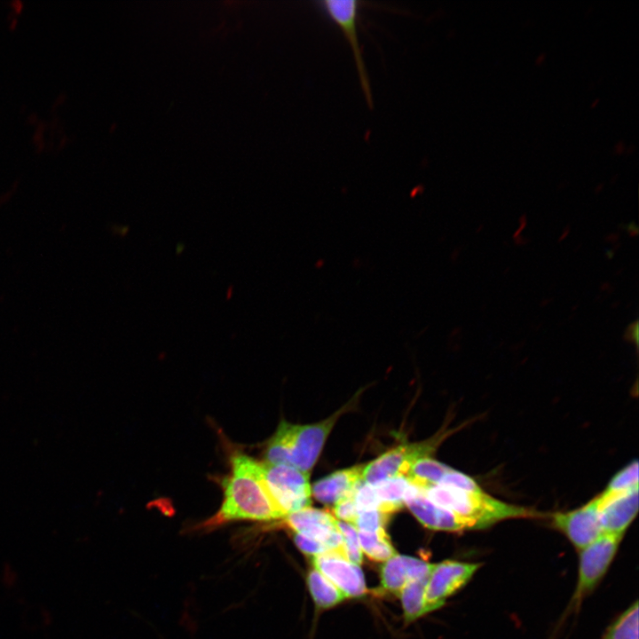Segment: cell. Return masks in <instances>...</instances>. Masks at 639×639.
I'll return each instance as SVG.
<instances>
[{"mask_svg":"<svg viewBox=\"0 0 639 639\" xmlns=\"http://www.w3.org/2000/svg\"><path fill=\"white\" fill-rule=\"evenodd\" d=\"M232 470L223 482L224 500L218 512L204 526L231 521H271L283 518L262 477V462L244 454L231 460Z\"/></svg>","mask_w":639,"mask_h":639,"instance_id":"1","label":"cell"},{"mask_svg":"<svg viewBox=\"0 0 639 639\" xmlns=\"http://www.w3.org/2000/svg\"><path fill=\"white\" fill-rule=\"evenodd\" d=\"M420 490L433 503L471 521L477 529L505 519L540 515L532 509L501 501L484 491L468 492L441 485Z\"/></svg>","mask_w":639,"mask_h":639,"instance_id":"2","label":"cell"},{"mask_svg":"<svg viewBox=\"0 0 639 639\" xmlns=\"http://www.w3.org/2000/svg\"><path fill=\"white\" fill-rule=\"evenodd\" d=\"M309 475L294 467L262 462L264 482L283 518L311 507Z\"/></svg>","mask_w":639,"mask_h":639,"instance_id":"3","label":"cell"},{"mask_svg":"<svg viewBox=\"0 0 639 639\" xmlns=\"http://www.w3.org/2000/svg\"><path fill=\"white\" fill-rule=\"evenodd\" d=\"M316 7L335 23L343 33L351 50L360 86L368 106H373L370 80L360 47L358 24L362 3L357 0H323Z\"/></svg>","mask_w":639,"mask_h":639,"instance_id":"4","label":"cell"},{"mask_svg":"<svg viewBox=\"0 0 639 639\" xmlns=\"http://www.w3.org/2000/svg\"><path fill=\"white\" fill-rule=\"evenodd\" d=\"M623 534L603 533L580 550L578 580L573 595L575 605L603 579L618 551Z\"/></svg>","mask_w":639,"mask_h":639,"instance_id":"5","label":"cell"},{"mask_svg":"<svg viewBox=\"0 0 639 639\" xmlns=\"http://www.w3.org/2000/svg\"><path fill=\"white\" fill-rule=\"evenodd\" d=\"M439 442L440 438L387 451L364 466L362 481L375 485L391 478L405 477L412 463L417 459L429 457Z\"/></svg>","mask_w":639,"mask_h":639,"instance_id":"6","label":"cell"},{"mask_svg":"<svg viewBox=\"0 0 639 639\" xmlns=\"http://www.w3.org/2000/svg\"><path fill=\"white\" fill-rule=\"evenodd\" d=\"M481 565L480 563L454 560L433 564L425 588L427 612L441 607L446 598L469 582Z\"/></svg>","mask_w":639,"mask_h":639,"instance_id":"7","label":"cell"},{"mask_svg":"<svg viewBox=\"0 0 639 639\" xmlns=\"http://www.w3.org/2000/svg\"><path fill=\"white\" fill-rule=\"evenodd\" d=\"M314 569L329 580L346 597H359L366 591L364 574L359 564L346 557L343 548L312 556Z\"/></svg>","mask_w":639,"mask_h":639,"instance_id":"8","label":"cell"},{"mask_svg":"<svg viewBox=\"0 0 639 639\" xmlns=\"http://www.w3.org/2000/svg\"><path fill=\"white\" fill-rule=\"evenodd\" d=\"M337 411L328 418L312 424L294 425L290 467L309 473L318 460L324 443L341 414Z\"/></svg>","mask_w":639,"mask_h":639,"instance_id":"9","label":"cell"},{"mask_svg":"<svg viewBox=\"0 0 639 639\" xmlns=\"http://www.w3.org/2000/svg\"><path fill=\"white\" fill-rule=\"evenodd\" d=\"M552 522L580 550L604 533L599 519L597 497L574 510L555 513Z\"/></svg>","mask_w":639,"mask_h":639,"instance_id":"10","label":"cell"},{"mask_svg":"<svg viewBox=\"0 0 639 639\" xmlns=\"http://www.w3.org/2000/svg\"><path fill=\"white\" fill-rule=\"evenodd\" d=\"M284 518L286 525L293 532L313 539L328 550L343 548L337 520L330 513L309 507L293 512Z\"/></svg>","mask_w":639,"mask_h":639,"instance_id":"11","label":"cell"},{"mask_svg":"<svg viewBox=\"0 0 639 639\" xmlns=\"http://www.w3.org/2000/svg\"><path fill=\"white\" fill-rule=\"evenodd\" d=\"M404 502L419 522L427 528L446 532L477 529L471 521L433 503L420 489L413 485L407 490Z\"/></svg>","mask_w":639,"mask_h":639,"instance_id":"12","label":"cell"},{"mask_svg":"<svg viewBox=\"0 0 639 639\" xmlns=\"http://www.w3.org/2000/svg\"><path fill=\"white\" fill-rule=\"evenodd\" d=\"M597 498L603 532L624 535L638 512V486L619 493H602Z\"/></svg>","mask_w":639,"mask_h":639,"instance_id":"13","label":"cell"},{"mask_svg":"<svg viewBox=\"0 0 639 639\" xmlns=\"http://www.w3.org/2000/svg\"><path fill=\"white\" fill-rule=\"evenodd\" d=\"M432 564L413 556L397 554L382 566L381 587L398 596L408 582L429 577Z\"/></svg>","mask_w":639,"mask_h":639,"instance_id":"14","label":"cell"},{"mask_svg":"<svg viewBox=\"0 0 639 639\" xmlns=\"http://www.w3.org/2000/svg\"><path fill=\"white\" fill-rule=\"evenodd\" d=\"M365 465H357L337 470L314 483L312 495L324 504H335L342 498L352 493L362 481Z\"/></svg>","mask_w":639,"mask_h":639,"instance_id":"15","label":"cell"},{"mask_svg":"<svg viewBox=\"0 0 639 639\" xmlns=\"http://www.w3.org/2000/svg\"><path fill=\"white\" fill-rule=\"evenodd\" d=\"M450 469V467L430 457H422L412 463L404 478L411 485L424 489L430 485H438Z\"/></svg>","mask_w":639,"mask_h":639,"instance_id":"16","label":"cell"},{"mask_svg":"<svg viewBox=\"0 0 639 639\" xmlns=\"http://www.w3.org/2000/svg\"><path fill=\"white\" fill-rule=\"evenodd\" d=\"M411 485L404 477H395L375 485L379 500L378 510L390 516L404 505L405 495Z\"/></svg>","mask_w":639,"mask_h":639,"instance_id":"17","label":"cell"},{"mask_svg":"<svg viewBox=\"0 0 639 639\" xmlns=\"http://www.w3.org/2000/svg\"><path fill=\"white\" fill-rule=\"evenodd\" d=\"M294 424L281 421L275 434L269 440L264 456L265 462L290 466V454Z\"/></svg>","mask_w":639,"mask_h":639,"instance_id":"18","label":"cell"},{"mask_svg":"<svg viewBox=\"0 0 639 639\" xmlns=\"http://www.w3.org/2000/svg\"><path fill=\"white\" fill-rule=\"evenodd\" d=\"M358 535L362 553L374 561L385 562L398 554L385 529L375 532L358 531Z\"/></svg>","mask_w":639,"mask_h":639,"instance_id":"19","label":"cell"},{"mask_svg":"<svg viewBox=\"0 0 639 639\" xmlns=\"http://www.w3.org/2000/svg\"><path fill=\"white\" fill-rule=\"evenodd\" d=\"M428 578L408 582L399 593L405 619L413 621L427 613L425 607V588Z\"/></svg>","mask_w":639,"mask_h":639,"instance_id":"20","label":"cell"},{"mask_svg":"<svg viewBox=\"0 0 639 639\" xmlns=\"http://www.w3.org/2000/svg\"><path fill=\"white\" fill-rule=\"evenodd\" d=\"M307 584L316 605L320 608L332 607L345 598L343 593L316 569L308 573Z\"/></svg>","mask_w":639,"mask_h":639,"instance_id":"21","label":"cell"},{"mask_svg":"<svg viewBox=\"0 0 639 639\" xmlns=\"http://www.w3.org/2000/svg\"><path fill=\"white\" fill-rule=\"evenodd\" d=\"M638 612L635 601L609 627L603 639H639Z\"/></svg>","mask_w":639,"mask_h":639,"instance_id":"22","label":"cell"},{"mask_svg":"<svg viewBox=\"0 0 639 639\" xmlns=\"http://www.w3.org/2000/svg\"><path fill=\"white\" fill-rule=\"evenodd\" d=\"M638 462L635 460L618 471L603 492L606 494L619 493L638 486Z\"/></svg>","mask_w":639,"mask_h":639,"instance_id":"23","label":"cell"},{"mask_svg":"<svg viewBox=\"0 0 639 639\" xmlns=\"http://www.w3.org/2000/svg\"><path fill=\"white\" fill-rule=\"evenodd\" d=\"M337 527L343 537L346 557L351 562L359 565L363 553L359 545L358 530L352 525L338 520Z\"/></svg>","mask_w":639,"mask_h":639,"instance_id":"24","label":"cell"},{"mask_svg":"<svg viewBox=\"0 0 639 639\" xmlns=\"http://www.w3.org/2000/svg\"><path fill=\"white\" fill-rule=\"evenodd\" d=\"M390 516L377 509L360 511L353 525L358 531L375 532L384 529Z\"/></svg>","mask_w":639,"mask_h":639,"instance_id":"25","label":"cell"},{"mask_svg":"<svg viewBox=\"0 0 639 639\" xmlns=\"http://www.w3.org/2000/svg\"><path fill=\"white\" fill-rule=\"evenodd\" d=\"M353 499L359 512L377 509L379 500L374 485L361 481L354 489Z\"/></svg>","mask_w":639,"mask_h":639,"instance_id":"26","label":"cell"},{"mask_svg":"<svg viewBox=\"0 0 639 639\" xmlns=\"http://www.w3.org/2000/svg\"><path fill=\"white\" fill-rule=\"evenodd\" d=\"M438 485L450 486L468 492H481L482 488L468 475L450 469Z\"/></svg>","mask_w":639,"mask_h":639,"instance_id":"27","label":"cell"},{"mask_svg":"<svg viewBox=\"0 0 639 639\" xmlns=\"http://www.w3.org/2000/svg\"><path fill=\"white\" fill-rule=\"evenodd\" d=\"M334 505L333 513L335 517L353 525L359 514L353 499V493L342 498Z\"/></svg>","mask_w":639,"mask_h":639,"instance_id":"28","label":"cell"},{"mask_svg":"<svg viewBox=\"0 0 639 639\" xmlns=\"http://www.w3.org/2000/svg\"><path fill=\"white\" fill-rule=\"evenodd\" d=\"M294 540L302 552L312 556L328 551L322 543L300 533H294Z\"/></svg>","mask_w":639,"mask_h":639,"instance_id":"29","label":"cell"}]
</instances>
